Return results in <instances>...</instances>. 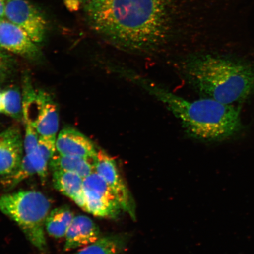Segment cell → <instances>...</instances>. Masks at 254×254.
I'll return each mask as SVG.
<instances>
[{"instance_id":"9a60e30c","label":"cell","mask_w":254,"mask_h":254,"mask_svg":"<svg viewBox=\"0 0 254 254\" xmlns=\"http://www.w3.org/2000/svg\"><path fill=\"white\" fill-rule=\"evenodd\" d=\"M75 215L70 208L64 206L53 209L46 220L45 229L49 236L55 238L65 237Z\"/></svg>"},{"instance_id":"52a82bcc","label":"cell","mask_w":254,"mask_h":254,"mask_svg":"<svg viewBox=\"0 0 254 254\" xmlns=\"http://www.w3.org/2000/svg\"><path fill=\"white\" fill-rule=\"evenodd\" d=\"M95 172L106 181L123 211L135 220V209L131 193L119 173L115 160L103 150H98L94 161Z\"/></svg>"},{"instance_id":"9c48e42d","label":"cell","mask_w":254,"mask_h":254,"mask_svg":"<svg viewBox=\"0 0 254 254\" xmlns=\"http://www.w3.org/2000/svg\"><path fill=\"white\" fill-rule=\"evenodd\" d=\"M23 140L20 128L11 126L0 132V176L13 172L24 157Z\"/></svg>"},{"instance_id":"e0dca14e","label":"cell","mask_w":254,"mask_h":254,"mask_svg":"<svg viewBox=\"0 0 254 254\" xmlns=\"http://www.w3.org/2000/svg\"><path fill=\"white\" fill-rule=\"evenodd\" d=\"M35 174H37L36 168L29 157L24 154L20 165L13 172L7 176H2L1 184L5 189L11 190L24 180Z\"/></svg>"},{"instance_id":"6da1fadb","label":"cell","mask_w":254,"mask_h":254,"mask_svg":"<svg viewBox=\"0 0 254 254\" xmlns=\"http://www.w3.org/2000/svg\"><path fill=\"white\" fill-rule=\"evenodd\" d=\"M173 0H91L84 5L92 28L113 45L148 52L164 45L173 26Z\"/></svg>"},{"instance_id":"7c38bea8","label":"cell","mask_w":254,"mask_h":254,"mask_svg":"<svg viewBox=\"0 0 254 254\" xmlns=\"http://www.w3.org/2000/svg\"><path fill=\"white\" fill-rule=\"evenodd\" d=\"M53 183L57 190L71 199L79 208L85 211L86 205L83 178L77 174L66 171H53Z\"/></svg>"},{"instance_id":"3957f363","label":"cell","mask_w":254,"mask_h":254,"mask_svg":"<svg viewBox=\"0 0 254 254\" xmlns=\"http://www.w3.org/2000/svg\"><path fill=\"white\" fill-rule=\"evenodd\" d=\"M184 77L202 97L226 104L243 101L254 90V65L230 57L203 54L182 65Z\"/></svg>"},{"instance_id":"277c9868","label":"cell","mask_w":254,"mask_h":254,"mask_svg":"<svg viewBox=\"0 0 254 254\" xmlns=\"http://www.w3.org/2000/svg\"><path fill=\"white\" fill-rule=\"evenodd\" d=\"M51 203L43 193L27 190L0 195V212L14 221L38 250L46 249L45 224Z\"/></svg>"},{"instance_id":"cb8c5ba5","label":"cell","mask_w":254,"mask_h":254,"mask_svg":"<svg viewBox=\"0 0 254 254\" xmlns=\"http://www.w3.org/2000/svg\"><path fill=\"white\" fill-rule=\"evenodd\" d=\"M2 93V90H0V105H1V100Z\"/></svg>"},{"instance_id":"8fae6325","label":"cell","mask_w":254,"mask_h":254,"mask_svg":"<svg viewBox=\"0 0 254 254\" xmlns=\"http://www.w3.org/2000/svg\"><path fill=\"white\" fill-rule=\"evenodd\" d=\"M98 225L84 215L75 216L65 236L64 250L69 252L96 242L101 238Z\"/></svg>"},{"instance_id":"2e32d148","label":"cell","mask_w":254,"mask_h":254,"mask_svg":"<svg viewBox=\"0 0 254 254\" xmlns=\"http://www.w3.org/2000/svg\"><path fill=\"white\" fill-rule=\"evenodd\" d=\"M0 113L15 120L23 119V100L17 87H11L2 90Z\"/></svg>"},{"instance_id":"4fadbf2b","label":"cell","mask_w":254,"mask_h":254,"mask_svg":"<svg viewBox=\"0 0 254 254\" xmlns=\"http://www.w3.org/2000/svg\"><path fill=\"white\" fill-rule=\"evenodd\" d=\"M50 170L53 171H62L77 174L86 178L94 172V161L79 157L64 156L55 154L49 164Z\"/></svg>"},{"instance_id":"30bf717a","label":"cell","mask_w":254,"mask_h":254,"mask_svg":"<svg viewBox=\"0 0 254 254\" xmlns=\"http://www.w3.org/2000/svg\"><path fill=\"white\" fill-rule=\"evenodd\" d=\"M56 148L60 155L93 161L98 152L90 139L72 128H65L60 132L57 136Z\"/></svg>"},{"instance_id":"ba28073f","label":"cell","mask_w":254,"mask_h":254,"mask_svg":"<svg viewBox=\"0 0 254 254\" xmlns=\"http://www.w3.org/2000/svg\"><path fill=\"white\" fill-rule=\"evenodd\" d=\"M37 44L23 30L7 19L0 20V49L36 60L40 55Z\"/></svg>"},{"instance_id":"8992f818","label":"cell","mask_w":254,"mask_h":254,"mask_svg":"<svg viewBox=\"0 0 254 254\" xmlns=\"http://www.w3.org/2000/svg\"><path fill=\"white\" fill-rule=\"evenodd\" d=\"M5 19L23 30L32 40L40 43L45 37L47 21L40 11L28 0H5Z\"/></svg>"},{"instance_id":"603a6c76","label":"cell","mask_w":254,"mask_h":254,"mask_svg":"<svg viewBox=\"0 0 254 254\" xmlns=\"http://www.w3.org/2000/svg\"><path fill=\"white\" fill-rule=\"evenodd\" d=\"M5 0H0V20L5 18Z\"/></svg>"},{"instance_id":"7a4b0ae2","label":"cell","mask_w":254,"mask_h":254,"mask_svg":"<svg viewBox=\"0 0 254 254\" xmlns=\"http://www.w3.org/2000/svg\"><path fill=\"white\" fill-rule=\"evenodd\" d=\"M118 73L163 104L193 138L221 141L236 135L242 129L240 110L233 104L206 97L189 100L128 69L119 67Z\"/></svg>"},{"instance_id":"d6986e66","label":"cell","mask_w":254,"mask_h":254,"mask_svg":"<svg viewBox=\"0 0 254 254\" xmlns=\"http://www.w3.org/2000/svg\"><path fill=\"white\" fill-rule=\"evenodd\" d=\"M56 139L57 136H39L37 148L49 164L57 151Z\"/></svg>"},{"instance_id":"5b68a950","label":"cell","mask_w":254,"mask_h":254,"mask_svg":"<svg viewBox=\"0 0 254 254\" xmlns=\"http://www.w3.org/2000/svg\"><path fill=\"white\" fill-rule=\"evenodd\" d=\"M85 211L95 217L114 218L122 207L113 190L102 177L93 172L84 179Z\"/></svg>"},{"instance_id":"7402d4cb","label":"cell","mask_w":254,"mask_h":254,"mask_svg":"<svg viewBox=\"0 0 254 254\" xmlns=\"http://www.w3.org/2000/svg\"><path fill=\"white\" fill-rule=\"evenodd\" d=\"M91 0H66V5L71 9H78L81 6L84 7Z\"/></svg>"},{"instance_id":"5bb4252c","label":"cell","mask_w":254,"mask_h":254,"mask_svg":"<svg viewBox=\"0 0 254 254\" xmlns=\"http://www.w3.org/2000/svg\"><path fill=\"white\" fill-rule=\"evenodd\" d=\"M59 127V116L57 105L47 94L36 123L40 136H57Z\"/></svg>"},{"instance_id":"ac0fdd59","label":"cell","mask_w":254,"mask_h":254,"mask_svg":"<svg viewBox=\"0 0 254 254\" xmlns=\"http://www.w3.org/2000/svg\"><path fill=\"white\" fill-rule=\"evenodd\" d=\"M119 250L118 240L113 237H104L73 254H118Z\"/></svg>"},{"instance_id":"d4e9b609","label":"cell","mask_w":254,"mask_h":254,"mask_svg":"<svg viewBox=\"0 0 254 254\" xmlns=\"http://www.w3.org/2000/svg\"><path fill=\"white\" fill-rule=\"evenodd\" d=\"M0 50H1V49H0Z\"/></svg>"},{"instance_id":"ffe728a7","label":"cell","mask_w":254,"mask_h":254,"mask_svg":"<svg viewBox=\"0 0 254 254\" xmlns=\"http://www.w3.org/2000/svg\"><path fill=\"white\" fill-rule=\"evenodd\" d=\"M25 135L23 139L24 154L30 153L37 147L39 135L36 127L33 126L25 125Z\"/></svg>"},{"instance_id":"44dd1931","label":"cell","mask_w":254,"mask_h":254,"mask_svg":"<svg viewBox=\"0 0 254 254\" xmlns=\"http://www.w3.org/2000/svg\"><path fill=\"white\" fill-rule=\"evenodd\" d=\"M12 71V63L9 57L0 52V84L9 77Z\"/></svg>"}]
</instances>
